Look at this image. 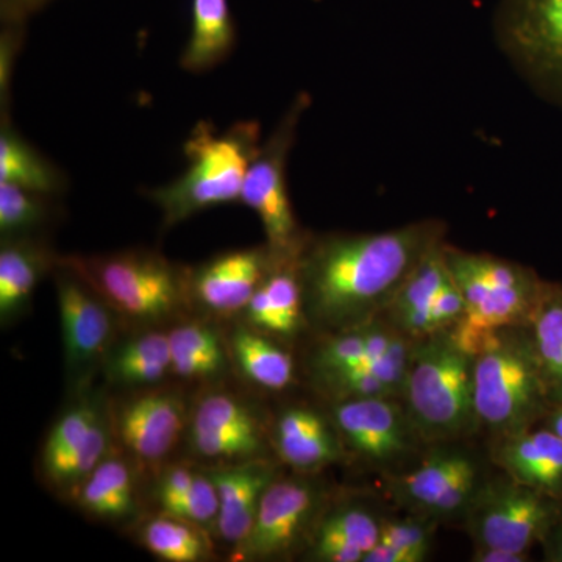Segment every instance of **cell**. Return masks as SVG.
I'll use <instances>...</instances> for the list:
<instances>
[{"label":"cell","mask_w":562,"mask_h":562,"mask_svg":"<svg viewBox=\"0 0 562 562\" xmlns=\"http://www.w3.org/2000/svg\"><path fill=\"white\" fill-rule=\"evenodd\" d=\"M187 441L195 457L214 465L266 458L269 432L250 402L233 392H205L190 409Z\"/></svg>","instance_id":"cell-14"},{"label":"cell","mask_w":562,"mask_h":562,"mask_svg":"<svg viewBox=\"0 0 562 562\" xmlns=\"http://www.w3.org/2000/svg\"><path fill=\"white\" fill-rule=\"evenodd\" d=\"M271 446L288 468L310 475L346 458L330 414L308 405L288 406L277 416Z\"/></svg>","instance_id":"cell-17"},{"label":"cell","mask_w":562,"mask_h":562,"mask_svg":"<svg viewBox=\"0 0 562 562\" xmlns=\"http://www.w3.org/2000/svg\"><path fill=\"white\" fill-rule=\"evenodd\" d=\"M24 32L25 24L2 22V36H0V109H2V117H9L11 69H13L14 57L21 49Z\"/></svg>","instance_id":"cell-37"},{"label":"cell","mask_w":562,"mask_h":562,"mask_svg":"<svg viewBox=\"0 0 562 562\" xmlns=\"http://www.w3.org/2000/svg\"><path fill=\"white\" fill-rule=\"evenodd\" d=\"M161 513L180 517L202 530L206 527L216 528L217 516H220V495L210 473L199 472L191 490L179 502Z\"/></svg>","instance_id":"cell-36"},{"label":"cell","mask_w":562,"mask_h":562,"mask_svg":"<svg viewBox=\"0 0 562 562\" xmlns=\"http://www.w3.org/2000/svg\"><path fill=\"white\" fill-rule=\"evenodd\" d=\"M206 472L220 495L216 531L225 542L236 547L249 535L262 495L279 472L268 458L214 465Z\"/></svg>","instance_id":"cell-18"},{"label":"cell","mask_w":562,"mask_h":562,"mask_svg":"<svg viewBox=\"0 0 562 562\" xmlns=\"http://www.w3.org/2000/svg\"><path fill=\"white\" fill-rule=\"evenodd\" d=\"M110 416L121 446L136 460L157 464L187 432L190 409L179 392L147 387L117 405Z\"/></svg>","instance_id":"cell-16"},{"label":"cell","mask_w":562,"mask_h":562,"mask_svg":"<svg viewBox=\"0 0 562 562\" xmlns=\"http://www.w3.org/2000/svg\"><path fill=\"white\" fill-rule=\"evenodd\" d=\"M446 233L438 220L376 233H308L295 255L306 325L324 336L379 319Z\"/></svg>","instance_id":"cell-1"},{"label":"cell","mask_w":562,"mask_h":562,"mask_svg":"<svg viewBox=\"0 0 562 562\" xmlns=\"http://www.w3.org/2000/svg\"><path fill=\"white\" fill-rule=\"evenodd\" d=\"M227 344L233 364L247 382L266 391H283L294 383V358L268 333L238 325Z\"/></svg>","instance_id":"cell-24"},{"label":"cell","mask_w":562,"mask_h":562,"mask_svg":"<svg viewBox=\"0 0 562 562\" xmlns=\"http://www.w3.org/2000/svg\"><path fill=\"white\" fill-rule=\"evenodd\" d=\"M76 498L95 519L116 524L132 519L138 505L131 464L120 454H106L76 492Z\"/></svg>","instance_id":"cell-26"},{"label":"cell","mask_w":562,"mask_h":562,"mask_svg":"<svg viewBox=\"0 0 562 562\" xmlns=\"http://www.w3.org/2000/svg\"><path fill=\"white\" fill-rule=\"evenodd\" d=\"M310 105L312 98L301 92L290 109L284 111L271 136L262 140L257 157L250 162L239 201L260 217L266 244L280 257L297 254L308 235L302 231L292 210L288 160L294 147L299 124Z\"/></svg>","instance_id":"cell-8"},{"label":"cell","mask_w":562,"mask_h":562,"mask_svg":"<svg viewBox=\"0 0 562 562\" xmlns=\"http://www.w3.org/2000/svg\"><path fill=\"white\" fill-rule=\"evenodd\" d=\"M494 35L520 79L562 110V0H501Z\"/></svg>","instance_id":"cell-7"},{"label":"cell","mask_w":562,"mask_h":562,"mask_svg":"<svg viewBox=\"0 0 562 562\" xmlns=\"http://www.w3.org/2000/svg\"><path fill=\"white\" fill-rule=\"evenodd\" d=\"M236 43L228 0H192L191 33L181 54L184 70L201 74L227 60Z\"/></svg>","instance_id":"cell-25"},{"label":"cell","mask_w":562,"mask_h":562,"mask_svg":"<svg viewBox=\"0 0 562 562\" xmlns=\"http://www.w3.org/2000/svg\"><path fill=\"white\" fill-rule=\"evenodd\" d=\"M261 143L257 121L236 122L225 132H217L209 121L199 122L183 144L187 171L165 187L146 191L160 210L162 228L168 231L202 211L241 201L247 171Z\"/></svg>","instance_id":"cell-2"},{"label":"cell","mask_w":562,"mask_h":562,"mask_svg":"<svg viewBox=\"0 0 562 562\" xmlns=\"http://www.w3.org/2000/svg\"><path fill=\"white\" fill-rule=\"evenodd\" d=\"M435 520L412 516L406 519H384L379 543L362 562H422L430 553Z\"/></svg>","instance_id":"cell-33"},{"label":"cell","mask_w":562,"mask_h":562,"mask_svg":"<svg viewBox=\"0 0 562 562\" xmlns=\"http://www.w3.org/2000/svg\"><path fill=\"white\" fill-rule=\"evenodd\" d=\"M364 361H372L368 357V325L355 330L321 336V341L310 355V375L312 380L319 379Z\"/></svg>","instance_id":"cell-35"},{"label":"cell","mask_w":562,"mask_h":562,"mask_svg":"<svg viewBox=\"0 0 562 562\" xmlns=\"http://www.w3.org/2000/svg\"><path fill=\"white\" fill-rule=\"evenodd\" d=\"M473 368L475 357L452 331L414 341L402 402L427 446L457 442L479 430Z\"/></svg>","instance_id":"cell-4"},{"label":"cell","mask_w":562,"mask_h":562,"mask_svg":"<svg viewBox=\"0 0 562 562\" xmlns=\"http://www.w3.org/2000/svg\"><path fill=\"white\" fill-rule=\"evenodd\" d=\"M487 480L479 458L454 442L432 443L414 468L386 475L392 501L435 522L464 519Z\"/></svg>","instance_id":"cell-9"},{"label":"cell","mask_w":562,"mask_h":562,"mask_svg":"<svg viewBox=\"0 0 562 562\" xmlns=\"http://www.w3.org/2000/svg\"><path fill=\"white\" fill-rule=\"evenodd\" d=\"M330 417L344 454L386 475L398 472L425 443L401 398L333 402Z\"/></svg>","instance_id":"cell-11"},{"label":"cell","mask_w":562,"mask_h":562,"mask_svg":"<svg viewBox=\"0 0 562 562\" xmlns=\"http://www.w3.org/2000/svg\"><path fill=\"white\" fill-rule=\"evenodd\" d=\"M382 524L383 517L362 502L327 506L303 557L314 562H362L379 543Z\"/></svg>","instance_id":"cell-19"},{"label":"cell","mask_w":562,"mask_h":562,"mask_svg":"<svg viewBox=\"0 0 562 562\" xmlns=\"http://www.w3.org/2000/svg\"><path fill=\"white\" fill-rule=\"evenodd\" d=\"M198 473L199 471L187 464L169 465L168 469L161 472L157 491H155L160 512H165L173 503L179 502L191 490Z\"/></svg>","instance_id":"cell-38"},{"label":"cell","mask_w":562,"mask_h":562,"mask_svg":"<svg viewBox=\"0 0 562 562\" xmlns=\"http://www.w3.org/2000/svg\"><path fill=\"white\" fill-rule=\"evenodd\" d=\"M446 258L464 299V316L452 330L462 349L475 357L492 333L530 325L546 283L535 269L450 244H446Z\"/></svg>","instance_id":"cell-6"},{"label":"cell","mask_w":562,"mask_h":562,"mask_svg":"<svg viewBox=\"0 0 562 562\" xmlns=\"http://www.w3.org/2000/svg\"><path fill=\"white\" fill-rule=\"evenodd\" d=\"M475 409L480 428L497 441L532 430L553 402L536 355L530 325L492 333L475 355Z\"/></svg>","instance_id":"cell-3"},{"label":"cell","mask_w":562,"mask_h":562,"mask_svg":"<svg viewBox=\"0 0 562 562\" xmlns=\"http://www.w3.org/2000/svg\"><path fill=\"white\" fill-rule=\"evenodd\" d=\"M543 420H546V428H549L550 431H553L554 435L560 436L562 439V403L553 406L552 412L547 414Z\"/></svg>","instance_id":"cell-42"},{"label":"cell","mask_w":562,"mask_h":562,"mask_svg":"<svg viewBox=\"0 0 562 562\" xmlns=\"http://www.w3.org/2000/svg\"><path fill=\"white\" fill-rule=\"evenodd\" d=\"M44 236L2 239L0 246V319L7 325L20 319L31 306L33 294L47 272L57 268Z\"/></svg>","instance_id":"cell-22"},{"label":"cell","mask_w":562,"mask_h":562,"mask_svg":"<svg viewBox=\"0 0 562 562\" xmlns=\"http://www.w3.org/2000/svg\"><path fill=\"white\" fill-rule=\"evenodd\" d=\"M105 409L101 398L94 394L81 395L79 401L58 417L47 435L41 454V468H46L63 454L76 449Z\"/></svg>","instance_id":"cell-34"},{"label":"cell","mask_w":562,"mask_h":562,"mask_svg":"<svg viewBox=\"0 0 562 562\" xmlns=\"http://www.w3.org/2000/svg\"><path fill=\"white\" fill-rule=\"evenodd\" d=\"M327 494L310 473L279 475L262 495L257 519L247 538L235 547V561H281L305 553Z\"/></svg>","instance_id":"cell-10"},{"label":"cell","mask_w":562,"mask_h":562,"mask_svg":"<svg viewBox=\"0 0 562 562\" xmlns=\"http://www.w3.org/2000/svg\"><path fill=\"white\" fill-rule=\"evenodd\" d=\"M562 514V501L512 479L487 480L464 522L475 546L528 554Z\"/></svg>","instance_id":"cell-12"},{"label":"cell","mask_w":562,"mask_h":562,"mask_svg":"<svg viewBox=\"0 0 562 562\" xmlns=\"http://www.w3.org/2000/svg\"><path fill=\"white\" fill-rule=\"evenodd\" d=\"M111 416L103 412L94 422L87 438L83 439L69 453L63 454L57 461L43 468L44 476L55 490L76 494L85 480L110 453L111 439H113Z\"/></svg>","instance_id":"cell-32"},{"label":"cell","mask_w":562,"mask_h":562,"mask_svg":"<svg viewBox=\"0 0 562 562\" xmlns=\"http://www.w3.org/2000/svg\"><path fill=\"white\" fill-rule=\"evenodd\" d=\"M102 371L111 384L125 390L157 386L172 373L169 333L144 328L120 344L114 342Z\"/></svg>","instance_id":"cell-23"},{"label":"cell","mask_w":562,"mask_h":562,"mask_svg":"<svg viewBox=\"0 0 562 562\" xmlns=\"http://www.w3.org/2000/svg\"><path fill=\"white\" fill-rule=\"evenodd\" d=\"M280 255L265 246L222 251L188 268L190 310L205 316L241 314Z\"/></svg>","instance_id":"cell-15"},{"label":"cell","mask_w":562,"mask_h":562,"mask_svg":"<svg viewBox=\"0 0 562 562\" xmlns=\"http://www.w3.org/2000/svg\"><path fill=\"white\" fill-rule=\"evenodd\" d=\"M543 560L549 562H562V514L557 522L543 535L542 541Z\"/></svg>","instance_id":"cell-41"},{"label":"cell","mask_w":562,"mask_h":562,"mask_svg":"<svg viewBox=\"0 0 562 562\" xmlns=\"http://www.w3.org/2000/svg\"><path fill=\"white\" fill-rule=\"evenodd\" d=\"M532 342L553 405L562 403V283L546 281L530 322Z\"/></svg>","instance_id":"cell-29"},{"label":"cell","mask_w":562,"mask_h":562,"mask_svg":"<svg viewBox=\"0 0 562 562\" xmlns=\"http://www.w3.org/2000/svg\"><path fill=\"white\" fill-rule=\"evenodd\" d=\"M530 560L528 554L516 553L502 547L475 546L473 562H525Z\"/></svg>","instance_id":"cell-40"},{"label":"cell","mask_w":562,"mask_h":562,"mask_svg":"<svg viewBox=\"0 0 562 562\" xmlns=\"http://www.w3.org/2000/svg\"><path fill=\"white\" fill-rule=\"evenodd\" d=\"M140 542L158 560L166 562H199L211 557L205 531L171 514L161 513L144 525Z\"/></svg>","instance_id":"cell-31"},{"label":"cell","mask_w":562,"mask_h":562,"mask_svg":"<svg viewBox=\"0 0 562 562\" xmlns=\"http://www.w3.org/2000/svg\"><path fill=\"white\" fill-rule=\"evenodd\" d=\"M57 195L0 181V236L2 239L44 236L57 221Z\"/></svg>","instance_id":"cell-30"},{"label":"cell","mask_w":562,"mask_h":562,"mask_svg":"<svg viewBox=\"0 0 562 562\" xmlns=\"http://www.w3.org/2000/svg\"><path fill=\"white\" fill-rule=\"evenodd\" d=\"M492 457L513 482L562 501V439L549 428L502 439Z\"/></svg>","instance_id":"cell-21"},{"label":"cell","mask_w":562,"mask_h":562,"mask_svg":"<svg viewBox=\"0 0 562 562\" xmlns=\"http://www.w3.org/2000/svg\"><path fill=\"white\" fill-rule=\"evenodd\" d=\"M58 262L109 303L117 317L157 327L190 310L188 268L150 249H128L103 255H66Z\"/></svg>","instance_id":"cell-5"},{"label":"cell","mask_w":562,"mask_h":562,"mask_svg":"<svg viewBox=\"0 0 562 562\" xmlns=\"http://www.w3.org/2000/svg\"><path fill=\"white\" fill-rule=\"evenodd\" d=\"M50 0H0V20L25 24L29 18L38 13Z\"/></svg>","instance_id":"cell-39"},{"label":"cell","mask_w":562,"mask_h":562,"mask_svg":"<svg viewBox=\"0 0 562 562\" xmlns=\"http://www.w3.org/2000/svg\"><path fill=\"white\" fill-rule=\"evenodd\" d=\"M60 312L66 380L81 390L95 369H102L116 342L117 314L87 281L57 262L55 268Z\"/></svg>","instance_id":"cell-13"},{"label":"cell","mask_w":562,"mask_h":562,"mask_svg":"<svg viewBox=\"0 0 562 562\" xmlns=\"http://www.w3.org/2000/svg\"><path fill=\"white\" fill-rule=\"evenodd\" d=\"M0 181L44 194L61 195L68 177L11 125L0 121Z\"/></svg>","instance_id":"cell-28"},{"label":"cell","mask_w":562,"mask_h":562,"mask_svg":"<svg viewBox=\"0 0 562 562\" xmlns=\"http://www.w3.org/2000/svg\"><path fill=\"white\" fill-rule=\"evenodd\" d=\"M169 333L172 373L184 380L220 379L232 362L227 339L202 321L180 322Z\"/></svg>","instance_id":"cell-27"},{"label":"cell","mask_w":562,"mask_h":562,"mask_svg":"<svg viewBox=\"0 0 562 562\" xmlns=\"http://www.w3.org/2000/svg\"><path fill=\"white\" fill-rule=\"evenodd\" d=\"M295 255L277 260L241 313L244 324L277 339L294 338L308 327L303 313Z\"/></svg>","instance_id":"cell-20"}]
</instances>
